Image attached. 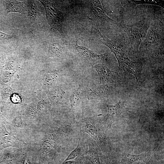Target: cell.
Segmentation results:
<instances>
[{
	"instance_id": "obj_5",
	"label": "cell",
	"mask_w": 164,
	"mask_h": 164,
	"mask_svg": "<svg viewBox=\"0 0 164 164\" xmlns=\"http://www.w3.org/2000/svg\"><path fill=\"white\" fill-rule=\"evenodd\" d=\"M76 49L80 56L84 57L89 61L94 64L100 63L105 60L107 56L106 54H98L88 48L79 46L77 42Z\"/></svg>"
},
{
	"instance_id": "obj_7",
	"label": "cell",
	"mask_w": 164,
	"mask_h": 164,
	"mask_svg": "<svg viewBox=\"0 0 164 164\" xmlns=\"http://www.w3.org/2000/svg\"><path fill=\"white\" fill-rule=\"evenodd\" d=\"M83 143V142L82 141V138H81L79 133L78 142L77 146L71 152L63 162L71 160L77 157H83L87 150H86V149L85 148V145H84Z\"/></svg>"
},
{
	"instance_id": "obj_3",
	"label": "cell",
	"mask_w": 164,
	"mask_h": 164,
	"mask_svg": "<svg viewBox=\"0 0 164 164\" xmlns=\"http://www.w3.org/2000/svg\"><path fill=\"white\" fill-rule=\"evenodd\" d=\"M94 67L99 76L100 84L114 83L118 78L119 75L117 72L110 70L103 64H97Z\"/></svg>"
},
{
	"instance_id": "obj_17",
	"label": "cell",
	"mask_w": 164,
	"mask_h": 164,
	"mask_svg": "<svg viewBox=\"0 0 164 164\" xmlns=\"http://www.w3.org/2000/svg\"><path fill=\"white\" fill-rule=\"evenodd\" d=\"M17 62L13 59H9L6 61L5 64L6 68L8 69H13L17 66Z\"/></svg>"
},
{
	"instance_id": "obj_20",
	"label": "cell",
	"mask_w": 164,
	"mask_h": 164,
	"mask_svg": "<svg viewBox=\"0 0 164 164\" xmlns=\"http://www.w3.org/2000/svg\"><path fill=\"white\" fill-rule=\"evenodd\" d=\"M54 73H50L49 75H47L46 77V82L48 83H53V82L55 81L56 77Z\"/></svg>"
},
{
	"instance_id": "obj_12",
	"label": "cell",
	"mask_w": 164,
	"mask_h": 164,
	"mask_svg": "<svg viewBox=\"0 0 164 164\" xmlns=\"http://www.w3.org/2000/svg\"><path fill=\"white\" fill-rule=\"evenodd\" d=\"M156 25L155 22L152 23L146 36L147 41L150 44L155 43L159 39V33Z\"/></svg>"
},
{
	"instance_id": "obj_8",
	"label": "cell",
	"mask_w": 164,
	"mask_h": 164,
	"mask_svg": "<svg viewBox=\"0 0 164 164\" xmlns=\"http://www.w3.org/2000/svg\"><path fill=\"white\" fill-rule=\"evenodd\" d=\"M122 159L124 161L128 164H131L135 162L139 161L147 162L150 160L151 155L148 153L138 155L127 153L123 156Z\"/></svg>"
},
{
	"instance_id": "obj_22",
	"label": "cell",
	"mask_w": 164,
	"mask_h": 164,
	"mask_svg": "<svg viewBox=\"0 0 164 164\" xmlns=\"http://www.w3.org/2000/svg\"><path fill=\"white\" fill-rule=\"evenodd\" d=\"M91 2L93 5L94 6L103 9L101 4L99 1H91Z\"/></svg>"
},
{
	"instance_id": "obj_9",
	"label": "cell",
	"mask_w": 164,
	"mask_h": 164,
	"mask_svg": "<svg viewBox=\"0 0 164 164\" xmlns=\"http://www.w3.org/2000/svg\"><path fill=\"white\" fill-rule=\"evenodd\" d=\"M88 149L84 157L87 159L92 164H101L97 151L92 145L89 140H87Z\"/></svg>"
},
{
	"instance_id": "obj_6",
	"label": "cell",
	"mask_w": 164,
	"mask_h": 164,
	"mask_svg": "<svg viewBox=\"0 0 164 164\" xmlns=\"http://www.w3.org/2000/svg\"><path fill=\"white\" fill-rule=\"evenodd\" d=\"M147 26L140 24L135 26L129 30L128 36L130 40L134 42L137 46L139 45L145 36L147 29Z\"/></svg>"
},
{
	"instance_id": "obj_2",
	"label": "cell",
	"mask_w": 164,
	"mask_h": 164,
	"mask_svg": "<svg viewBox=\"0 0 164 164\" xmlns=\"http://www.w3.org/2000/svg\"><path fill=\"white\" fill-rule=\"evenodd\" d=\"M83 131L87 133L96 141L103 153L107 149L108 140L107 137L101 131L97 128L91 120H88L85 122Z\"/></svg>"
},
{
	"instance_id": "obj_15",
	"label": "cell",
	"mask_w": 164,
	"mask_h": 164,
	"mask_svg": "<svg viewBox=\"0 0 164 164\" xmlns=\"http://www.w3.org/2000/svg\"><path fill=\"white\" fill-rule=\"evenodd\" d=\"M80 94L77 93L73 94L70 97V100L71 109L73 111L79 109L80 105L81 99Z\"/></svg>"
},
{
	"instance_id": "obj_16",
	"label": "cell",
	"mask_w": 164,
	"mask_h": 164,
	"mask_svg": "<svg viewBox=\"0 0 164 164\" xmlns=\"http://www.w3.org/2000/svg\"><path fill=\"white\" fill-rule=\"evenodd\" d=\"M26 4L31 15L33 18H35L39 14V11L36 4L34 2L31 1H28Z\"/></svg>"
},
{
	"instance_id": "obj_21",
	"label": "cell",
	"mask_w": 164,
	"mask_h": 164,
	"mask_svg": "<svg viewBox=\"0 0 164 164\" xmlns=\"http://www.w3.org/2000/svg\"><path fill=\"white\" fill-rule=\"evenodd\" d=\"M12 36L11 35L6 34L0 31V41L8 40L11 39Z\"/></svg>"
},
{
	"instance_id": "obj_4",
	"label": "cell",
	"mask_w": 164,
	"mask_h": 164,
	"mask_svg": "<svg viewBox=\"0 0 164 164\" xmlns=\"http://www.w3.org/2000/svg\"><path fill=\"white\" fill-rule=\"evenodd\" d=\"M107 106L108 109L107 114H100L98 116H106L108 126L110 127L113 123L119 120L121 114L125 111V102L121 101L115 104H107Z\"/></svg>"
},
{
	"instance_id": "obj_1",
	"label": "cell",
	"mask_w": 164,
	"mask_h": 164,
	"mask_svg": "<svg viewBox=\"0 0 164 164\" xmlns=\"http://www.w3.org/2000/svg\"><path fill=\"white\" fill-rule=\"evenodd\" d=\"M43 5L46 13V18L51 29L57 30L63 34L62 23L64 17L62 13L56 8L52 3L46 0H39Z\"/></svg>"
},
{
	"instance_id": "obj_18",
	"label": "cell",
	"mask_w": 164,
	"mask_h": 164,
	"mask_svg": "<svg viewBox=\"0 0 164 164\" xmlns=\"http://www.w3.org/2000/svg\"><path fill=\"white\" fill-rule=\"evenodd\" d=\"M52 97L56 100H60L63 96V91L60 90H58L55 91L53 93Z\"/></svg>"
},
{
	"instance_id": "obj_10",
	"label": "cell",
	"mask_w": 164,
	"mask_h": 164,
	"mask_svg": "<svg viewBox=\"0 0 164 164\" xmlns=\"http://www.w3.org/2000/svg\"><path fill=\"white\" fill-rule=\"evenodd\" d=\"M112 91V89L111 86L103 84L95 89L91 95L92 97L95 98H102L108 96Z\"/></svg>"
},
{
	"instance_id": "obj_11",
	"label": "cell",
	"mask_w": 164,
	"mask_h": 164,
	"mask_svg": "<svg viewBox=\"0 0 164 164\" xmlns=\"http://www.w3.org/2000/svg\"><path fill=\"white\" fill-rule=\"evenodd\" d=\"M91 10L97 19L102 23L111 24L116 22L108 17L105 13L103 9L96 7H92Z\"/></svg>"
},
{
	"instance_id": "obj_14",
	"label": "cell",
	"mask_w": 164,
	"mask_h": 164,
	"mask_svg": "<svg viewBox=\"0 0 164 164\" xmlns=\"http://www.w3.org/2000/svg\"><path fill=\"white\" fill-rule=\"evenodd\" d=\"M8 12H17L22 14L23 10V4L16 1H9L5 4Z\"/></svg>"
},
{
	"instance_id": "obj_19",
	"label": "cell",
	"mask_w": 164,
	"mask_h": 164,
	"mask_svg": "<svg viewBox=\"0 0 164 164\" xmlns=\"http://www.w3.org/2000/svg\"><path fill=\"white\" fill-rule=\"evenodd\" d=\"M78 158L73 164H90L87 161V159L84 157H79Z\"/></svg>"
},
{
	"instance_id": "obj_13",
	"label": "cell",
	"mask_w": 164,
	"mask_h": 164,
	"mask_svg": "<svg viewBox=\"0 0 164 164\" xmlns=\"http://www.w3.org/2000/svg\"><path fill=\"white\" fill-rule=\"evenodd\" d=\"M65 54L64 50L59 43H51L50 44L48 54L49 57H63Z\"/></svg>"
}]
</instances>
